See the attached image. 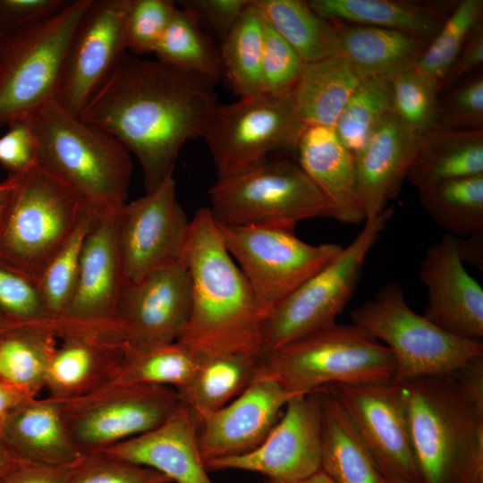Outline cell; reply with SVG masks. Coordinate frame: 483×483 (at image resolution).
I'll return each mask as SVG.
<instances>
[{
    "label": "cell",
    "mask_w": 483,
    "mask_h": 483,
    "mask_svg": "<svg viewBox=\"0 0 483 483\" xmlns=\"http://www.w3.org/2000/svg\"><path fill=\"white\" fill-rule=\"evenodd\" d=\"M91 0L10 30L0 47V128L26 121L55 99L66 50Z\"/></svg>",
    "instance_id": "6"
},
{
    "label": "cell",
    "mask_w": 483,
    "mask_h": 483,
    "mask_svg": "<svg viewBox=\"0 0 483 483\" xmlns=\"http://www.w3.org/2000/svg\"><path fill=\"white\" fill-rule=\"evenodd\" d=\"M190 224L177 199L174 176L127 201L115 216L123 284L180 259Z\"/></svg>",
    "instance_id": "15"
},
{
    "label": "cell",
    "mask_w": 483,
    "mask_h": 483,
    "mask_svg": "<svg viewBox=\"0 0 483 483\" xmlns=\"http://www.w3.org/2000/svg\"><path fill=\"white\" fill-rule=\"evenodd\" d=\"M458 237L446 233L428 249L419 278L428 290L424 317L458 337L482 341L483 289L467 272Z\"/></svg>",
    "instance_id": "20"
},
{
    "label": "cell",
    "mask_w": 483,
    "mask_h": 483,
    "mask_svg": "<svg viewBox=\"0 0 483 483\" xmlns=\"http://www.w3.org/2000/svg\"><path fill=\"white\" fill-rule=\"evenodd\" d=\"M386 483H422L397 382L330 386Z\"/></svg>",
    "instance_id": "17"
},
{
    "label": "cell",
    "mask_w": 483,
    "mask_h": 483,
    "mask_svg": "<svg viewBox=\"0 0 483 483\" xmlns=\"http://www.w3.org/2000/svg\"><path fill=\"white\" fill-rule=\"evenodd\" d=\"M46 326H11L0 335V381L29 398L45 388L47 370L58 345Z\"/></svg>",
    "instance_id": "33"
},
{
    "label": "cell",
    "mask_w": 483,
    "mask_h": 483,
    "mask_svg": "<svg viewBox=\"0 0 483 483\" xmlns=\"http://www.w3.org/2000/svg\"><path fill=\"white\" fill-rule=\"evenodd\" d=\"M1 435L28 462L66 466L82 455L66 428L61 401L49 396L21 403L7 418Z\"/></svg>",
    "instance_id": "26"
},
{
    "label": "cell",
    "mask_w": 483,
    "mask_h": 483,
    "mask_svg": "<svg viewBox=\"0 0 483 483\" xmlns=\"http://www.w3.org/2000/svg\"><path fill=\"white\" fill-rule=\"evenodd\" d=\"M292 95L261 93L216 106L201 137L218 176L249 170L275 151L296 148L305 129Z\"/></svg>",
    "instance_id": "12"
},
{
    "label": "cell",
    "mask_w": 483,
    "mask_h": 483,
    "mask_svg": "<svg viewBox=\"0 0 483 483\" xmlns=\"http://www.w3.org/2000/svg\"><path fill=\"white\" fill-rule=\"evenodd\" d=\"M191 309V281L180 258L123 284L115 323L131 344L176 342Z\"/></svg>",
    "instance_id": "19"
},
{
    "label": "cell",
    "mask_w": 483,
    "mask_h": 483,
    "mask_svg": "<svg viewBox=\"0 0 483 483\" xmlns=\"http://www.w3.org/2000/svg\"><path fill=\"white\" fill-rule=\"evenodd\" d=\"M419 136L392 112L354 156L356 184L365 218L384 212L407 178Z\"/></svg>",
    "instance_id": "23"
},
{
    "label": "cell",
    "mask_w": 483,
    "mask_h": 483,
    "mask_svg": "<svg viewBox=\"0 0 483 483\" xmlns=\"http://www.w3.org/2000/svg\"><path fill=\"white\" fill-rule=\"evenodd\" d=\"M255 2L267 22L304 64L340 55V38L335 24L316 13L307 1Z\"/></svg>",
    "instance_id": "34"
},
{
    "label": "cell",
    "mask_w": 483,
    "mask_h": 483,
    "mask_svg": "<svg viewBox=\"0 0 483 483\" xmlns=\"http://www.w3.org/2000/svg\"><path fill=\"white\" fill-rule=\"evenodd\" d=\"M115 216L91 217L82 246L74 293L62 317L55 322L58 339L71 331H91L123 340L115 323L123 284Z\"/></svg>",
    "instance_id": "18"
},
{
    "label": "cell",
    "mask_w": 483,
    "mask_h": 483,
    "mask_svg": "<svg viewBox=\"0 0 483 483\" xmlns=\"http://www.w3.org/2000/svg\"><path fill=\"white\" fill-rule=\"evenodd\" d=\"M479 174H483V130L435 128L419 136L407 179L419 191Z\"/></svg>",
    "instance_id": "29"
},
{
    "label": "cell",
    "mask_w": 483,
    "mask_h": 483,
    "mask_svg": "<svg viewBox=\"0 0 483 483\" xmlns=\"http://www.w3.org/2000/svg\"><path fill=\"white\" fill-rule=\"evenodd\" d=\"M321 471L334 483H386L330 386L321 389Z\"/></svg>",
    "instance_id": "30"
},
{
    "label": "cell",
    "mask_w": 483,
    "mask_h": 483,
    "mask_svg": "<svg viewBox=\"0 0 483 483\" xmlns=\"http://www.w3.org/2000/svg\"><path fill=\"white\" fill-rule=\"evenodd\" d=\"M322 419L321 389L295 395L257 448L206 462V467L257 472L277 483L303 481L321 470Z\"/></svg>",
    "instance_id": "16"
},
{
    "label": "cell",
    "mask_w": 483,
    "mask_h": 483,
    "mask_svg": "<svg viewBox=\"0 0 483 483\" xmlns=\"http://www.w3.org/2000/svg\"><path fill=\"white\" fill-rule=\"evenodd\" d=\"M264 31L263 15L255 0H251L238 21L221 41L219 55L222 76L240 98L264 93Z\"/></svg>",
    "instance_id": "35"
},
{
    "label": "cell",
    "mask_w": 483,
    "mask_h": 483,
    "mask_svg": "<svg viewBox=\"0 0 483 483\" xmlns=\"http://www.w3.org/2000/svg\"><path fill=\"white\" fill-rule=\"evenodd\" d=\"M422 208L458 238L483 230V174L442 182L419 191Z\"/></svg>",
    "instance_id": "37"
},
{
    "label": "cell",
    "mask_w": 483,
    "mask_h": 483,
    "mask_svg": "<svg viewBox=\"0 0 483 483\" xmlns=\"http://www.w3.org/2000/svg\"><path fill=\"white\" fill-rule=\"evenodd\" d=\"M251 0H184L179 5L210 25L221 38L227 36Z\"/></svg>",
    "instance_id": "49"
},
{
    "label": "cell",
    "mask_w": 483,
    "mask_h": 483,
    "mask_svg": "<svg viewBox=\"0 0 483 483\" xmlns=\"http://www.w3.org/2000/svg\"><path fill=\"white\" fill-rule=\"evenodd\" d=\"M28 399L30 398L11 386L0 381V435L11 412Z\"/></svg>",
    "instance_id": "54"
},
{
    "label": "cell",
    "mask_w": 483,
    "mask_h": 483,
    "mask_svg": "<svg viewBox=\"0 0 483 483\" xmlns=\"http://www.w3.org/2000/svg\"><path fill=\"white\" fill-rule=\"evenodd\" d=\"M483 63V28L479 23L467 38L464 46L439 85V92L450 89L457 80L479 68Z\"/></svg>",
    "instance_id": "51"
},
{
    "label": "cell",
    "mask_w": 483,
    "mask_h": 483,
    "mask_svg": "<svg viewBox=\"0 0 483 483\" xmlns=\"http://www.w3.org/2000/svg\"><path fill=\"white\" fill-rule=\"evenodd\" d=\"M131 0H91L65 53L55 101L80 116L126 55Z\"/></svg>",
    "instance_id": "14"
},
{
    "label": "cell",
    "mask_w": 483,
    "mask_h": 483,
    "mask_svg": "<svg viewBox=\"0 0 483 483\" xmlns=\"http://www.w3.org/2000/svg\"><path fill=\"white\" fill-rule=\"evenodd\" d=\"M391 81L393 112L403 125L418 136L436 126L439 84L430 77L411 69Z\"/></svg>",
    "instance_id": "41"
},
{
    "label": "cell",
    "mask_w": 483,
    "mask_h": 483,
    "mask_svg": "<svg viewBox=\"0 0 483 483\" xmlns=\"http://www.w3.org/2000/svg\"><path fill=\"white\" fill-rule=\"evenodd\" d=\"M216 82L126 54L80 117L118 140L138 159L147 191L173 177L179 152L201 137L216 106Z\"/></svg>",
    "instance_id": "1"
},
{
    "label": "cell",
    "mask_w": 483,
    "mask_h": 483,
    "mask_svg": "<svg viewBox=\"0 0 483 483\" xmlns=\"http://www.w3.org/2000/svg\"><path fill=\"white\" fill-rule=\"evenodd\" d=\"M10 30L0 23V47Z\"/></svg>",
    "instance_id": "59"
},
{
    "label": "cell",
    "mask_w": 483,
    "mask_h": 483,
    "mask_svg": "<svg viewBox=\"0 0 483 483\" xmlns=\"http://www.w3.org/2000/svg\"><path fill=\"white\" fill-rule=\"evenodd\" d=\"M0 435V479L15 467L25 462Z\"/></svg>",
    "instance_id": "56"
},
{
    "label": "cell",
    "mask_w": 483,
    "mask_h": 483,
    "mask_svg": "<svg viewBox=\"0 0 483 483\" xmlns=\"http://www.w3.org/2000/svg\"><path fill=\"white\" fill-rule=\"evenodd\" d=\"M200 359L180 343L131 344L125 342L119 373L113 383L182 388Z\"/></svg>",
    "instance_id": "36"
},
{
    "label": "cell",
    "mask_w": 483,
    "mask_h": 483,
    "mask_svg": "<svg viewBox=\"0 0 483 483\" xmlns=\"http://www.w3.org/2000/svg\"><path fill=\"white\" fill-rule=\"evenodd\" d=\"M156 59L215 82L222 76L219 51L203 31L197 16L177 7L153 52Z\"/></svg>",
    "instance_id": "38"
},
{
    "label": "cell",
    "mask_w": 483,
    "mask_h": 483,
    "mask_svg": "<svg viewBox=\"0 0 483 483\" xmlns=\"http://www.w3.org/2000/svg\"><path fill=\"white\" fill-rule=\"evenodd\" d=\"M394 210L365 219L355 239L328 265L303 282L265 318L263 355L331 326L346 307L357 286L368 253Z\"/></svg>",
    "instance_id": "10"
},
{
    "label": "cell",
    "mask_w": 483,
    "mask_h": 483,
    "mask_svg": "<svg viewBox=\"0 0 483 483\" xmlns=\"http://www.w3.org/2000/svg\"><path fill=\"white\" fill-rule=\"evenodd\" d=\"M392 112L390 80L365 78L349 97L334 129L340 141L355 156Z\"/></svg>",
    "instance_id": "39"
},
{
    "label": "cell",
    "mask_w": 483,
    "mask_h": 483,
    "mask_svg": "<svg viewBox=\"0 0 483 483\" xmlns=\"http://www.w3.org/2000/svg\"><path fill=\"white\" fill-rule=\"evenodd\" d=\"M89 215L68 186L34 165L19 175L0 260L37 281Z\"/></svg>",
    "instance_id": "8"
},
{
    "label": "cell",
    "mask_w": 483,
    "mask_h": 483,
    "mask_svg": "<svg viewBox=\"0 0 483 483\" xmlns=\"http://www.w3.org/2000/svg\"><path fill=\"white\" fill-rule=\"evenodd\" d=\"M19 175H11L0 182V238L12 206Z\"/></svg>",
    "instance_id": "55"
},
{
    "label": "cell",
    "mask_w": 483,
    "mask_h": 483,
    "mask_svg": "<svg viewBox=\"0 0 483 483\" xmlns=\"http://www.w3.org/2000/svg\"><path fill=\"white\" fill-rule=\"evenodd\" d=\"M482 0L456 2L414 69L440 85L469 36L482 22Z\"/></svg>",
    "instance_id": "40"
},
{
    "label": "cell",
    "mask_w": 483,
    "mask_h": 483,
    "mask_svg": "<svg viewBox=\"0 0 483 483\" xmlns=\"http://www.w3.org/2000/svg\"><path fill=\"white\" fill-rule=\"evenodd\" d=\"M397 383L422 483H483V400L456 373Z\"/></svg>",
    "instance_id": "3"
},
{
    "label": "cell",
    "mask_w": 483,
    "mask_h": 483,
    "mask_svg": "<svg viewBox=\"0 0 483 483\" xmlns=\"http://www.w3.org/2000/svg\"><path fill=\"white\" fill-rule=\"evenodd\" d=\"M11 326L8 324L1 316H0V335L5 332L8 328H10Z\"/></svg>",
    "instance_id": "58"
},
{
    "label": "cell",
    "mask_w": 483,
    "mask_h": 483,
    "mask_svg": "<svg viewBox=\"0 0 483 483\" xmlns=\"http://www.w3.org/2000/svg\"><path fill=\"white\" fill-rule=\"evenodd\" d=\"M0 316L13 326L38 325L54 330L37 281L1 260Z\"/></svg>",
    "instance_id": "43"
},
{
    "label": "cell",
    "mask_w": 483,
    "mask_h": 483,
    "mask_svg": "<svg viewBox=\"0 0 483 483\" xmlns=\"http://www.w3.org/2000/svg\"><path fill=\"white\" fill-rule=\"evenodd\" d=\"M165 475L106 451L83 453L71 465L67 483H170Z\"/></svg>",
    "instance_id": "44"
},
{
    "label": "cell",
    "mask_w": 483,
    "mask_h": 483,
    "mask_svg": "<svg viewBox=\"0 0 483 483\" xmlns=\"http://www.w3.org/2000/svg\"><path fill=\"white\" fill-rule=\"evenodd\" d=\"M61 402L70 436L83 454L106 451L157 427L181 400L172 387L114 382Z\"/></svg>",
    "instance_id": "13"
},
{
    "label": "cell",
    "mask_w": 483,
    "mask_h": 483,
    "mask_svg": "<svg viewBox=\"0 0 483 483\" xmlns=\"http://www.w3.org/2000/svg\"><path fill=\"white\" fill-rule=\"evenodd\" d=\"M64 0H0V23L9 30L40 21L61 10Z\"/></svg>",
    "instance_id": "50"
},
{
    "label": "cell",
    "mask_w": 483,
    "mask_h": 483,
    "mask_svg": "<svg viewBox=\"0 0 483 483\" xmlns=\"http://www.w3.org/2000/svg\"><path fill=\"white\" fill-rule=\"evenodd\" d=\"M264 483H277V482L270 480V479H267Z\"/></svg>",
    "instance_id": "60"
},
{
    "label": "cell",
    "mask_w": 483,
    "mask_h": 483,
    "mask_svg": "<svg viewBox=\"0 0 483 483\" xmlns=\"http://www.w3.org/2000/svg\"><path fill=\"white\" fill-rule=\"evenodd\" d=\"M340 38V55L360 78L392 80L413 69L428 41L402 31L333 21Z\"/></svg>",
    "instance_id": "28"
},
{
    "label": "cell",
    "mask_w": 483,
    "mask_h": 483,
    "mask_svg": "<svg viewBox=\"0 0 483 483\" xmlns=\"http://www.w3.org/2000/svg\"><path fill=\"white\" fill-rule=\"evenodd\" d=\"M45 388L59 401L78 398L113 383L121 368L125 342L116 335L72 331L59 337Z\"/></svg>",
    "instance_id": "24"
},
{
    "label": "cell",
    "mask_w": 483,
    "mask_h": 483,
    "mask_svg": "<svg viewBox=\"0 0 483 483\" xmlns=\"http://www.w3.org/2000/svg\"><path fill=\"white\" fill-rule=\"evenodd\" d=\"M311 9L331 21L385 28L430 42L456 2L403 0H309Z\"/></svg>",
    "instance_id": "27"
},
{
    "label": "cell",
    "mask_w": 483,
    "mask_h": 483,
    "mask_svg": "<svg viewBox=\"0 0 483 483\" xmlns=\"http://www.w3.org/2000/svg\"><path fill=\"white\" fill-rule=\"evenodd\" d=\"M258 360L241 354L200 359L190 381L177 390L181 402L189 409L198 426L253 382Z\"/></svg>",
    "instance_id": "32"
},
{
    "label": "cell",
    "mask_w": 483,
    "mask_h": 483,
    "mask_svg": "<svg viewBox=\"0 0 483 483\" xmlns=\"http://www.w3.org/2000/svg\"><path fill=\"white\" fill-rule=\"evenodd\" d=\"M295 225L217 224L227 251L248 281L266 317L343 250L337 243L315 245L303 242L296 235Z\"/></svg>",
    "instance_id": "11"
},
{
    "label": "cell",
    "mask_w": 483,
    "mask_h": 483,
    "mask_svg": "<svg viewBox=\"0 0 483 483\" xmlns=\"http://www.w3.org/2000/svg\"><path fill=\"white\" fill-rule=\"evenodd\" d=\"M71 465L53 466L25 462L4 476L0 483H67Z\"/></svg>",
    "instance_id": "52"
},
{
    "label": "cell",
    "mask_w": 483,
    "mask_h": 483,
    "mask_svg": "<svg viewBox=\"0 0 483 483\" xmlns=\"http://www.w3.org/2000/svg\"><path fill=\"white\" fill-rule=\"evenodd\" d=\"M177 9L171 0H131L126 21L127 49L153 53Z\"/></svg>",
    "instance_id": "46"
},
{
    "label": "cell",
    "mask_w": 483,
    "mask_h": 483,
    "mask_svg": "<svg viewBox=\"0 0 483 483\" xmlns=\"http://www.w3.org/2000/svg\"><path fill=\"white\" fill-rule=\"evenodd\" d=\"M295 395L271 379H256L225 406L199 426L206 462L247 453L257 448L275 426Z\"/></svg>",
    "instance_id": "21"
},
{
    "label": "cell",
    "mask_w": 483,
    "mask_h": 483,
    "mask_svg": "<svg viewBox=\"0 0 483 483\" xmlns=\"http://www.w3.org/2000/svg\"><path fill=\"white\" fill-rule=\"evenodd\" d=\"M93 215L79 226L71 240L57 253L37 280L44 305L55 322L69 305L76 287L82 246Z\"/></svg>",
    "instance_id": "42"
},
{
    "label": "cell",
    "mask_w": 483,
    "mask_h": 483,
    "mask_svg": "<svg viewBox=\"0 0 483 483\" xmlns=\"http://www.w3.org/2000/svg\"><path fill=\"white\" fill-rule=\"evenodd\" d=\"M394 377L389 348L353 324L337 323L262 355L254 375V380H274L294 394L335 385L390 383Z\"/></svg>",
    "instance_id": "5"
},
{
    "label": "cell",
    "mask_w": 483,
    "mask_h": 483,
    "mask_svg": "<svg viewBox=\"0 0 483 483\" xmlns=\"http://www.w3.org/2000/svg\"><path fill=\"white\" fill-rule=\"evenodd\" d=\"M0 136V165L8 174L20 175L37 165L36 143L27 121L6 127Z\"/></svg>",
    "instance_id": "48"
},
{
    "label": "cell",
    "mask_w": 483,
    "mask_h": 483,
    "mask_svg": "<svg viewBox=\"0 0 483 483\" xmlns=\"http://www.w3.org/2000/svg\"><path fill=\"white\" fill-rule=\"evenodd\" d=\"M106 452L152 469L174 483H213L202 457L199 426L180 402L157 427L125 440Z\"/></svg>",
    "instance_id": "22"
},
{
    "label": "cell",
    "mask_w": 483,
    "mask_h": 483,
    "mask_svg": "<svg viewBox=\"0 0 483 483\" xmlns=\"http://www.w3.org/2000/svg\"><path fill=\"white\" fill-rule=\"evenodd\" d=\"M435 128L449 131L483 130L482 73L470 76L438 98Z\"/></svg>",
    "instance_id": "45"
},
{
    "label": "cell",
    "mask_w": 483,
    "mask_h": 483,
    "mask_svg": "<svg viewBox=\"0 0 483 483\" xmlns=\"http://www.w3.org/2000/svg\"><path fill=\"white\" fill-rule=\"evenodd\" d=\"M208 207L217 224L242 225L334 218L326 198L298 163L270 157L239 174L218 176Z\"/></svg>",
    "instance_id": "9"
},
{
    "label": "cell",
    "mask_w": 483,
    "mask_h": 483,
    "mask_svg": "<svg viewBox=\"0 0 483 483\" xmlns=\"http://www.w3.org/2000/svg\"><path fill=\"white\" fill-rule=\"evenodd\" d=\"M462 238H458V252L461 260L483 269V230Z\"/></svg>",
    "instance_id": "53"
},
{
    "label": "cell",
    "mask_w": 483,
    "mask_h": 483,
    "mask_svg": "<svg viewBox=\"0 0 483 483\" xmlns=\"http://www.w3.org/2000/svg\"><path fill=\"white\" fill-rule=\"evenodd\" d=\"M180 258L191 275V309L177 342L199 359L219 354L259 359L266 316L208 208L191 220Z\"/></svg>",
    "instance_id": "2"
},
{
    "label": "cell",
    "mask_w": 483,
    "mask_h": 483,
    "mask_svg": "<svg viewBox=\"0 0 483 483\" xmlns=\"http://www.w3.org/2000/svg\"><path fill=\"white\" fill-rule=\"evenodd\" d=\"M261 13V12H260ZM262 54L264 92L292 95L304 63L265 19Z\"/></svg>",
    "instance_id": "47"
},
{
    "label": "cell",
    "mask_w": 483,
    "mask_h": 483,
    "mask_svg": "<svg viewBox=\"0 0 483 483\" xmlns=\"http://www.w3.org/2000/svg\"><path fill=\"white\" fill-rule=\"evenodd\" d=\"M37 165L68 186L96 216H115L127 202L129 150L106 131L50 101L26 120Z\"/></svg>",
    "instance_id": "4"
},
{
    "label": "cell",
    "mask_w": 483,
    "mask_h": 483,
    "mask_svg": "<svg viewBox=\"0 0 483 483\" xmlns=\"http://www.w3.org/2000/svg\"><path fill=\"white\" fill-rule=\"evenodd\" d=\"M298 164L345 224L365 221L356 184L354 156L334 128L306 125L296 148Z\"/></svg>",
    "instance_id": "25"
},
{
    "label": "cell",
    "mask_w": 483,
    "mask_h": 483,
    "mask_svg": "<svg viewBox=\"0 0 483 483\" xmlns=\"http://www.w3.org/2000/svg\"><path fill=\"white\" fill-rule=\"evenodd\" d=\"M360 80L340 55L304 64L292 93L299 118L306 125L335 128Z\"/></svg>",
    "instance_id": "31"
},
{
    "label": "cell",
    "mask_w": 483,
    "mask_h": 483,
    "mask_svg": "<svg viewBox=\"0 0 483 483\" xmlns=\"http://www.w3.org/2000/svg\"><path fill=\"white\" fill-rule=\"evenodd\" d=\"M352 320L390 349L394 382L456 373L483 357L482 341L451 335L414 312L397 282L385 284L374 298L353 309Z\"/></svg>",
    "instance_id": "7"
},
{
    "label": "cell",
    "mask_w": 483,
    "mask_h": 483,
    "mask_svg": "<svg viewBox=\"0 0 483 483\" xmlns=\"http://www.w3.org/2000/svg\"><path fill=\"white\" fill-rule=\"evenodd\" d=\"M299 483H334L323 471H318L310 478Z\"/></svg>",
    "instance_id": "57"
}]
</instances>
